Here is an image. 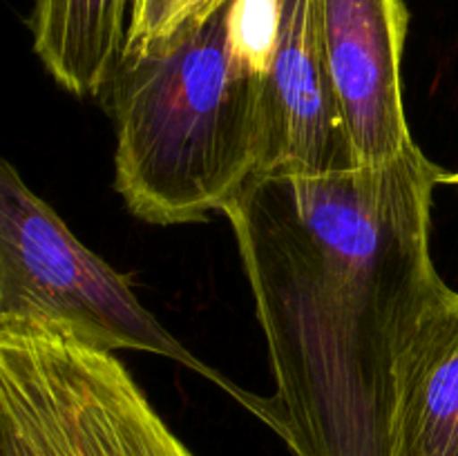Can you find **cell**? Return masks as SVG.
Wrapping results in <instances>:
<instances>
[{
    "label": "cell",
    "instance_id": "obj_1",
    "mask_svg": "<svg viewBox=\"0 0 458 456\" xmlns=\"http://www.w3.org/2000/svg\"><path fill=\"white\" fill-rule=\"evenodd\" d=\"M443 173L411 146L320 177H253L231 222L271 356L258 418L295 456H392L398 362L450 286L429 250Z\"/></svg>",
    "mask_w": 458,
    "mask_h": 456
},
{
    "label": "cell",
    "instance_id": "obj_2",
    "mask_svg": "<svg viewBox=\"0 0 458 456\" xmlns=\"http://www.w3.org/2000/svg\"><path fill=\"white\" fill-rule=\"evenodd\" d=\"M231 4L164 47L125 56L107 88L114 186L141 222H204L258 174L262 76L237 54Z\"/></svg>",
    "mask_w": 458,
    "mask_h": 456
},
{
    "label": "cell",
    "instance_id": "obj_3",
    "mask_svg": "<svg viewBox=\"0 0 458 456\" xmlns=\"http://www.w3.org/2000/svg\"><path fill=\"white\" fill-rule=\"evenodd\" d=\"M0 456H195L114 351L0 322Z\"/></svg>",
    "mask_w": 458,
    "mask_h": 456
},
{
    "label": "cell",
    "instance_id": "obj_4",
    "mask_svg": "<svg viewBox=\"0 0 458 456\" xmlns=\"http://www.w3.org/2000/svg\"><path fill=\"white\" fill-rule=\"evenodd\" d=\"M61 326L106 351H148L206 376L258 416L262 398L188 351L143 307L128 280L67 228L9 161L0 165V322Z\"/></svg>",
    "mask_w": 458,
    "mask_h": 456
},
{
    "label": "cell",
    "instance_id": "obj_5",
    "mask_svg": "<svg viewBox=\"0 0 458 456\" xmlns=\"http://www.w3.org/2000/svg\"><path fill=\"white\" fill-rule=\"evenodd\" d=\"M255 177H320L360 168L327 67L318 0H284L262 76Z\"/></svg>",
    "mask_w": 458,
    "mask_h": 456
},
{
    "label": "cell",
    "instance_id": "obj_6",
    "mask_svg": "<svg viewBox=\"0 0 458 456\" xmlns=\"http://www.w3.org/2000/svg\"><path fill=\"white\" fill-rule=\"evenodd\" d=\"M322 49L358 165L414 146L403 110L401 58L410 13L403 0H318Z\"/></svg>",
    "mask_w": 458,
    "mask_h": 456
},
{
    "label": "cell",
    "instance_id": "obj_7",
    "mask_svg": "<svg viewBox=\"0 0 458 456\" xmlns=\"http://www.w3.org/2000/svg\"><path fill=\"white\" fill-rule=\"evenodd\" d=\"M392 456H458V291L423 313L398 362Z\"/></svg>",
    "mask_w": 458,
    "mask_h": 456
},
{
    "label": "cell",
    "instance_id": "obj_8",
    "mask_svg": "<svg viewBox=\"0 0 458 456\" xmlns=\"http://www.w3.org/2000/svg\"><path fill=\"white\" fill-rule=\"evenodd\" d=\"M134 0H34V52L76 97L107 92L128 54Z\"/></svg>",
    "mask_w": 458,
    "mask_h": 456
},
{
    "label": "cell",
    "instance_id": "obj_9",
    "mask_svg": "<svg viewBox=\"0 0 458 456\" xmlns=\"http://www.w3.org/2000/svg\"><path fill=\"white\" fill-rule=\"evenodd\" d=\"M228 0H134L125 56L152 52L201 25Z\"/></svg>",
    "mask_w": 458,
    "mask_h": 456
},
{
    "label": "cell",
    "instance_id": "obj_10",
    "mask_svg": "<svg viewBox=\"0 0 458 456\" xmlns=\"http://www.w3.org/2000/svg\"><path fill=\"white\" fill-rule=\"evenodd\" d=\"M282 12H284V0H233L231 4L235 49L242 61L259 76L267 74L268 63L276 52Z\"/></svg>",
    "mask_w": 458,
    "mask_h": 456
},
{
    "label": "cell",
    "instance_id": "obj_11",
    "mask_svg": "<svg viewBox=\"0 0 458 456\" xmlns=\"http://www.w3.org/2000/svg\"><path fill=\"white\" fill-rule=\"evenodd\" d=\"M441 182H443V183H452V186H456V188H458V173H452V174H445V173H443Z\"/></svg>",
    "mask_w": 458,
    "mask_h": 456
}]
</instances>
